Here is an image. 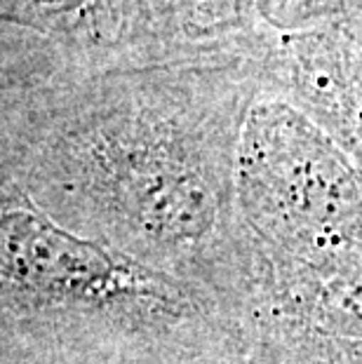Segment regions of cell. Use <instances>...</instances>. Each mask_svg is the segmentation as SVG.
Here are the masks:
<instances>
[{
  "label": "cell",
  "mask_w": 362,
  "mask_h": 364,
  "mask_svg": "<svg viewBox=\"0 0 362 364\" xmlns=\"http://www.w3.org/2000/svg\"><path fill=\"white\" fill-rule=\"evenodd\" d=\"M243 327L0 179V364H247Z\"/></svg>",
  "instance_id": "obj_2"
},
{
  "label": "cell",
  "mask_w": 362,
  "mask_h": 364,
  "mask_svg": "<svg viewBox=\"0 0 362 364\" xmlns=\"http://www.w3.org/2000/svg\"><path fill=\"white\" fill-rule=\"evenodd\" d=\"M271 38L259 21L257 0H90L66 50L31 45L68 64L118 66L257 50Z\"/></svg>",
  "instance_id": "obj_4"
},
{
  "label": "cell",
  "mask_w": 362,
  "mask_h": 364,
  "mask_svg": "<svg viewBox=\"0 0 362 364\" xmlns=\"http://www.w3.org/2000/svg\"><path fill=\"white\" fill-rule=\"evenodd\" d=\"M90 0H0L3 33L26 38L50 50H66L75 41Z\"/></svg>",
  "instance_id": "obj_5"
},
{
  "label": "cell",
  "mask_w": 362,
  "mask_h": 364,
  "mask_svg": "<svg viewBox=\"0 0 362 364\" xmlns=\"http://www.w3.org/2000/svg\"><path fill=\"white\" fill-rule=\"evenodd\" d=\"M235 200L252 280L362 261V165L266 73L243 120Z\"/></svg>",
  "instance_id": "obj_3"
},
{
  "label": "cell",
  "mask_w": 362,
  "mask_h": 364,
  "mask_svg": "<svg viewBox=\"0 0 362 364\" xmlns=\"http://www.w3.org/2000/svg\"><path fill=\"white\" fill-rule=\"evenodd\" d=\"M247 364H250V362H247Z\"/></svg>",
  "instance_id": "obj_7"
},
{
  "label": "cell",
  "mask_w": 362,
  "mask_h": 364,
  "mask_svg": "<svg viewBox=\"0 0 362 364\" xmlns=\"http://www.w3.org/2000/svg\"><path fill=\"white\" fill-rule=\"evenodd\" d=\"M257 14L275 36L306 33L341 21L346 0H257Z\"/></svg>",
  "instance_id": "obj_6"
},
{
  "label": "cell",
  "mask_w": 362,
  "mask_h": 364,
  "mask_svg": "<svg viewBox=\"0 0 362 364\" xmlns=\"http://www.w3.org/2000/svg\"><path fill=\"white\" fill-rule=\"evenodd\" d=\"M273 38L205 59L78 66L3 36V179L59 226L193 287L243 327L252 257L235 160Z\"/></svg>",
  "instance_id": "obj_1"
}]
</instances>
